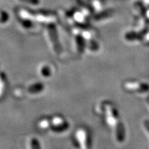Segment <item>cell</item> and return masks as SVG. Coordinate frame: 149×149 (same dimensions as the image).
Segmentation results:
<instances>
[{
  "instance_id": "1",
  "label": "cell",
  "mask_w": 149,
  "mask_h": 149,
  "mask_svg": "<svg viewBox=\"0 0 149 149\" xmlns=\"http://www.w3.org/2000/svg\"><path fill=\"white\" fill-rule=\"evenodd\" d=\"M104 110L107 124L115 129V127H117L119 124L122 123L119 119L117 109H115L113 104L106 103L104 105Z\"/></svg>"
},
{
  "instance_id": "2",
  "label": "cell",
  "mask_w": 149,
  "mask_h": 149,
  "mask_svg": "<svg viewBox=\"0 0 149 149\" xmlns=\"http://www.w3.org/2000/svg\"><path fill=\"white\" fill-rule=\"evenodd\" d=\"M47 31L48 36H49L50 40H51V44L53 46L54 51L57 54L61 53V51H62V48H61V43L59 42V35L58 33H57L56 26L53 23L48 24L47 27Z\"/></svg>"
},
{
  "instance_id": "3",
  "label": "cell",
  "mask_w": 149,
  "mask_h": 149,
  "mask_svg": "<svg viewBox=\"0 0 149 149\" xmlns=\"http://www.w3.org/2000/svg\"><path fill=\"white\" fill-rule=\"evenodd\" d=\"M124 87L126 91L134 93H146L149 91V84L137 81H126Z\"/></svg>"
},
{
  "instance_id": "4",
  "label": "cell",
  "mask_w": 149,
  "mask_h": 149,
  "mask_svg": "<svg viewBox=\"0 0 149 149\" xmlns=\"http://www.w3.org/2000/svg\"><path fill=\"white\" fill-rule=\"evenodd\" d=\"M54 122H53V124L51 126V130L56 133H61V132H64L65 130H68L69 128V124L67 122L65 121H62L61 119L57 118V122H55V119L54 120Z\"/></svg>"
},
{
  "instance_id": "5",
  "label": "cell",
  "mask_w": 149,
  "mask_h": 149,
  "mask_svg": "<svg viewBox=\"0 0 149 149\" xmlns=\"http://www.w3.org/2000/svg\"><path fill=\"white\" fill-rule=\"evenodd\" d=\"M78 136L82 148L88 149L89 145V135L88 133L84 130H81L78 132Z\"/></svg>"
},
{
  "instance_id": "6",
  "label": "cell",
  "mask_w": 149,
  "mask_h": 149,
  "mask_svg": "<svg viewBox=\"0 0 149 149\" xmlns=\"http://www.w3.org/2000/svg\"><path fill=\"white\" fill-rule=\"evenodd\" d=\"M115 136H116L117 140L119 142H122L125 139V129L122 123L119 124L117 127L115 128Z\"/></svg>"
},
{
  "instance_id": "7",
  "label": "cell",
  "mask_w": 149,
  "mask_h": 149,
  "mask_svg": "<svg viewBox=\"0 0 149 149\" xmlns=\"http://www.w3.org/2000/svg\"><path fill=\"white\" fill-rule=\"evenodd\" d=\"M44 89V85L41 82L33 84L28 88V92L31 94H36L41 93Z\"/></svg>"
},
{
  "instance_id": "8",
  "label": "cell",
  "mask_w": 149,
  "mask_h": 149,
  "mask_svg": "<svg viewBox=\"0 0 149 149\" xmlns=\"http://www.w3.org/2000/svg\"><path fill=\"white\" fill-rule=\"evenodd\" d=\"M76 44H77V48L78 51L80 53H82L84 51V48L86 47V43L84 37L81 35H78L76 37Z\"/></svg>"
},
{
  "instance_id": "9",
  "label": "cell",
  "mask_w": 149,
  "mask_h": 149,
  "mask_svg": "<svg viewBox=\"0 0 149 149\" xmlns=\"http://www.w3.org/2000/svg\"><path fill=\"white\" fill-rule=\"evenodd\" d=\"M125 38L126 40L128 41H135L138 40H141L142 37L141 36V35L139 33H127L126 35Z\"/></svg>"
},
{
  "instance_id": "10",
  "label": "cell",
  "mask_w": 149,
  "mask_h": 149,
  "mask_svg": "<svg viewBox=\"0 0 149 149\" xmlns=\"http://www.w3.org/2000/svg\"><path fill=\"white\" fill-rule=\"evenodd\" d=\"M9 15L6 11L0 10V24H5L8 21Z\"/></svg>"
},
{
  "instance_id": "11",
  "label": "cell",
  "mask_w": 149,
  "mask_h": 149,
  "mask_svg": "<svg viewBox=\"0 0 149 149\" xmlns=\"http://www.w3.org/2000/svg\"><path fill=\"white\" fill-rule=\"evenodd\" d=\"M41 74L45 77H49V76H51V68L48 66H44L42 68V69H41Z\"/></svg>"
},
{
  "instance_id": "12",
  "label": "cell",
  "mask_w": 149,
  "mask_h": 149,
  "mask_svg": "<svg viewBox=\"0 0 149 149\" xmlns=\"http://www.w3.org/2000/svg\"><path fill=\"white\" fill-rule=\"evenodd\" d=\"M20 23H21L22 26L25 28V29H30V28L32 27L33 26L32 21H31L30 19H27V18L22 19Z\"/></svg>"
},
{
  "instance_id": "13",
  "label": "cell",
  "mask_w": 149,
  "mask_h": 149,
  "mask_svg": "<svg viewBox=\"0 0 149 149\" xmlns=\"http://www.w3.org/2000/svg\"><path fill=\"white\" fill-rule=\"evenodd\" d=\"M31 149H41L40 143L36 138H33L31 141Z\"/></svg>"
},
{
  "instance_id": "14",
  "label": "cell",
  "mask_w": 149,
  "mask_h": 149,
  "mask_svg": "<svg viewBox=\"0 0 149 149\" xmlns=\"http://www.w3.org/2000/svg\"><path fill=\"white\" fill-rule=\"evenodd\" d=\"M88 48H90L91 51H97V50L98 49V45L94 40H91L90 42H89Z\"/></svg>"
},
{
  "instance_id": "15",
  "label": "cell",
  "mask_w": 149,
  "mask_h": 149,
  "mask_svg": "<svg viewBox=\"0 0 149 149\" xmlns=\"http://www.w3.org/2000/svg\"><path fill=\"white\" fill-rule=\"evenodd\" d=\"M19 1L31 5H37L40 3V0H19Z\"/></svg>"
},
{
  "instance_id": "16",
  "label": "cell",
  "mask_w": 149,
  "mask_h": 149,
  "mask_svg": "<svg viewBox=\"0 0 149 149\" xmlns=\"http://www.w3.org/2000/svg\"><path fill=\"white\" fill-rule=\"evenodd\" d=\"M144 128L145 129L147 130V132H148V134H149V120H145L144 122Z\"/></svg>"
},
{
  "instance_id": "17",
  "label": "cell",
  "mask_w": 149,
  "mask_h": 149,
  "mask_svg": "<svg viewBox=\"0 0 149 149\" xmlns=\"http://www.w3.org/2000/svg\"><path fill=\"white\" fill-rule=\"evenodd\" d=\"M141 40H142L143 41H144L146 43H149V33L145 35L144 36H143Z\"/></svg>"
}]
</instances>
